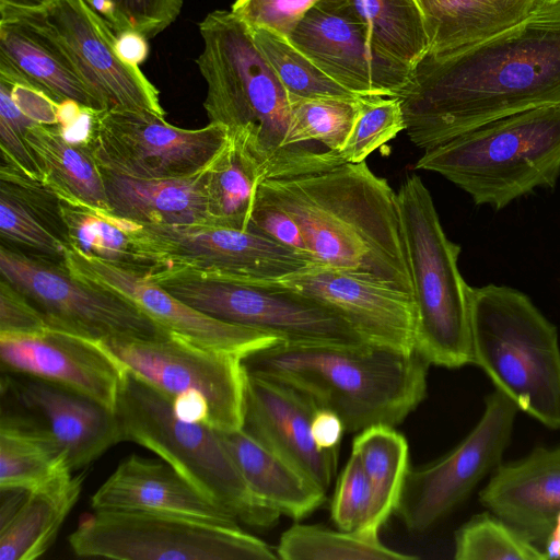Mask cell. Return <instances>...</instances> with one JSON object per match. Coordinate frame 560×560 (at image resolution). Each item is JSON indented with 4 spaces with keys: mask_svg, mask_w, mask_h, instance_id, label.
Listing matches in <instances>:
<instances>
[{
    "mask_svg": "<svg viewBox=\"0 0 560 560\" xmlns=\"http://www.w3.org/2000/svg\"><path fill=\"white\" fill-rule=\"evenodd\" d=\"M312 436L318 448L338 450L346 431L340 417L326 408H317L312 419Z\"/></svg>",
    "mask_w": 560,
    "mask_h": 560,
    "instance_id": "cell-48",
    "label": "cell"
},
{
    "mask_svg": "<svg viewBox=\"0 0 560 560\" xmlns=\"http://www.w3.org/2000/svg\"><path fill=\"white\" fill-rule=\"evenodd\" d=\"M402 130L405 117L398 97L359 96L352 129L339 154L346 163H361Z\"/></svg>",
    "mask_w": 560,
    "mask_h": 560,
    "instance_id": "cell-41",
    "label": "cell"
},
{
    "mask_svg": "<svg viewBox=\"0 0 560 560\" xmlns=\"http://www.w3.org/2000/svg\"><path fill=\"white\" fill-rule=\"evenodd\" d=\"M1 388L49 430L66 451L72 470L86 467L122 442L114 410L77 390L11 373L2 375Z\"/></svg>",
    "mask_w": 560,
    "mask_h": 560,
    "instance_id": "cell-22",
    "label": "cell"
},
{
    "mask_svg": "<svg viewBox=\"0 0 560 560\" xmlns=\"http://www.w3.org/2000/svg\"><path fill=\"white\" fill-rule=\"evenodd\" d=\"M397 203L413 288L416 351L436 366L472 364L470 287L458 269L460 246L445 235L419 176L401 184Z\"/></svg>",
    "mask_w": 560,
    "mask_h": 560,
    "instance_id": "cell-7",
    "label": "cell"
},
{
    "mask_svg": "<svg viewBox=\"0 0 560 560\" xmlns=\"http://www.w3.org/2000/svg\"><path fill=\"white\" fill-rule=\"evenodd\" d=\"M203 47L197 65L207 84L210 122L257 166L261 182L289 179L346 163L339 152L292 141V103L249 27L231 10H215L199 24Z\"/></svg>",
    "mask_w": 560,
    "mask_h": 560,
    "instance_id": "cell-3",
    "label": "cell"
},
{
    "mask_svg": "<svg viewBox=\"0 0 560 560\" xmlns=\"http://www.w3.org/2000/svg\"><path fill=\"white\" fill-rule=\"evenodd\" d=\"M97 341L125 371L168 398L179 418L224 432L243 428L242 357L168 332Z\"/></svg>",
    "mask_w": 560,
    "mask_h": 560,
    "instance_id": "cell-9",
    "label": "cell"
},
{
    "mask_svg": "<svg viewBox=\"0 0 560 560\" xmlns=\"http://www.w3.org/2000/svg\"><path fill=\"white\" fill-rule=\"evenodd\" d=\"M469 303L472 364L520 411L560 430L557 326L525 293L511 287H470Z\"/></svg>",
    "mask_w": 560,
    "mask_h": 560,
    "instance_id": "cell-6",
    "label": "cell"
},
{
    "mask_svg": "<svg viewBox=\"0 0 560 560\" xmlns=\"http://www.w3.org/2000/svg\"><path fill=\"white\" fill-rule=\"evenodd\" d=\"M322 0H236L231 11L249 28L289 37L304 15Z\"/></svg>",
    "mask_w": 560,
    "mask_h": 560,
    "instance_id": "cell-43",
    "label": "cell"
},
{
    "mask_svg": "<svg viewBox=\"0 0 560 560\" xmlns=\"http://www.w3.org/2000/svg\"><path fill=\"white\" fill-rule=\"evenodd\" d=\"M423 13L429 50L442 58L510 28L535 8L537 0H417Z\"/></svg>",
    "mask_w": 560,
    "mask_h": 560,
    "instance_id": "cell-30",
    "label": "cell"
},
{
    "mask_svg": "<svg viewBox=\"0 0 560 560\" xmlns=\"http://www.w3.org/2000/svg\"><path fill=\"white\" fill-rule=\"evenodd\" d=\"M2 81L9 85L13 101L26 116L39 124H58L59 104L52 98L34 86Z\"/></svg>",
    "mask_w": 560,
    "mask_h": 560,
    "instance_id": "cell-47",
    "label": "cell"
},
{
    "mask_svg": "<svg viewBox=\"0 0 560 560\" xmlns=\"http://www.w3.org/2000/svg\"><path fill=\"white\" fill-rule=\"evenodd\" d=\"M258 283L288 289L323 303L369 343L405 352L416 351L413 299L404 292L315 265Z\"/></svg>",
    "mask_w": 560,
    "mask_h": 560,
    "instance_id": "cell-19",
    "label": "cell"
},
{
    "mask_svg": "<svg viewBox=\"0 0 560 560\" xmlns=\"http://www.w3.org/2000/svg\"><path fill=\"white\" fill-rule=\"evenodd\" d=\"M28 412V411H27ZM34 415L2 408L0 418V488L28 491L72 476L66 451Z\"/></svg>",
    "mask_w": 560,
    "mask_h": 560,
    "instance_id": "cell-31",
    "label": "cell"
},
{
    "mask_svg": "<svg viewBox=\"0 0 560 560\" xmlns=\"http://www.w3.org/2000/svg\"><path fill=\"white\" fill-rule=\"evenodd\" d=\"M399 98L405 131L429 150L493 120L560 104V2L442 58L424 56Z\"/></svg>",
    "mask_w": 560,
    "mask_h": 560,
    "instance_id": "cell-1",
    "label": "cell"
},
{
    "mask_svg": "<svg viewBox=\"0 0 560 560\" xmlns=\"http://www.w3.org/2000/svg\"><path fill=\"white\" fill-rule=\"evenodd\" d=\"M84 475L37 490L0 488V560H34L54 544L79 500Z\"/></svg>",
    "mask_w": 560,
    "mask_h": 560,
    "instance_id": "cell-25",
    "label": "cell"
},
{
    "mask_svg": "<svg viewBox=\"0 0 560 560\" xmlns=\"http://www.w3.org/2000/svg\"><path fill=\"white\" fill-rule=\"evenodd\" d=\"M102 170L109 212L140 224L209 222L206 167L197 174L165 179H140Z\"/></svg>",
    "mask_w": 560,
    "mask_h": 560,
    "instance_id": "cell-27",
    "label": "cell"
},
{
    "mask_svg": "<svg viewBox=\"0 0 560 560\" xmlns=\"http://www.w3.org/2000/svg\"><path fill=\"white\" fill-rule=\"evenodd\" d=\"M77 557L117 560H275L238 526L136 511L94 510L68 538Z\"/></svg>",
    "mask_w": 560,
    "mask_h": 560,
    "instance_id": "cell-10",
    "label": "cell"
},
{
    "mask_svg": "<svg viewBox=\"0 0 560 560\" xmlns=\"http://www.w3.org/2000/svg\"><path fill=\"white\" fill-rule=\"evenodd\" d=\"M93 510L172 514L238 526L225 509L209 500L171 465L132 454L121 460L91 497Z\"/></svg>",
    "mask_w": 560,
    "mask_h": 560,
    "instance_id": "cell-24",
    "label": "cell"
},
{
    "mask_svg": "<svg viewBox=\"0 0 560 560\" xmlns=\"http://www.w3.org/2000/svg\"><path fill=\"white\" fill-rule=\"evenodd\" d=\"M520 410L494 389L481 417L451 451L409 468L396 513L407 528L425 532L458 509L503 462Z\"/></svg>",
    "mask_w": 560,
    "mask_h": 560,
    "instance_id": "cell-14",
    "label": "cell"
},
{
    "mask_svg": "<svg viewBox=\"0 0 560 560\" xmlns=\"http://www.w3.org/2000/svg\"><path fill=\"white\" fill-rule=\"evenodd\" d=\"M0 365L3 373L60 384L110 410L125 375L100 341L51 327L36 335H0Z\"/></svg>",
    "mask_w": 560,
    "mask_h": 560,
    "instance_id": "cell-20",
    "label": "cell"
},
{
    "mask_svg": "<svg viewBox=\"0 0 560 560\" xmlns=\"http://www.w3.org/2000/svg\"><path fill=\"white\" fill-rule=\"evenodd\" d=\"M24 141L40 183L56 200L109 212L102 170L85 142L69 140L58 124H34Z\"/></svg>",
    "mask_w": 560,
    "mask_h": 560,
    "instance_id": "cell-28",
    "label": "cell"
},
{
    "mask_svg": "<svg viewBox=\"0 0 560 560\" xmlns=\"http://www.w3.org/2000/svg\"><path fill=\"white\" fill-rule=\"evenodd\" d=\"M24 188L11 180L0 184V234L3 240L30 247L40 255L60 258L68 242L40 215Z\"/></svg>",
    "mask_w": 560,
    "mask_h": 560,
    "instance_id": "cell-40",
    "label": "cell"
},
{
    "mask_svg": "<svg viewBox=\"0 0 560 560\" xmlns=\"http://www.w3.org/2000/svg\"><path fill=\"white\" fill-rule=\"evenodd\" d=\"M256 196L298 223L315 266L363 277L412 298L397 194L365 161L266 179Z\"/></svg>",
    "mask_w": 560,
    "mask_h": 560,
    "instance_id": "cell-2",
    "label": "cell"
},
{
    "mask_svg": "<svg viewBox=\"0 0 560 560\" xmlns=\"http://www.w3.org/2000/svg\"><path fill=\"white\" fill-rule=\"evenodd\" d=\"M129 232L149 272L171 269L208 279L258 283L314 265L306 256L249 230L130 221Z\"/></svg>",
    "mask_w": 560,
    "mask_h": 560,
    "instance_id": "cell-12",
    "label": "cell"
},
{
    "mask_svg": "<svg viewBox=\"0 0 560 560\" xmlns=\"http://www.w3.org/2000/svg\"><path fill=\"white\" fill-rule=\"evenodd\" d=\"M61 264L75 278L125 298L164 331L198 346L244 358L279 337L209 316L150 280L145 271L83 254L68 243Z\"/></svg>",
    "mask_w": 560,
    "mask_h": 560,
    "instance_id": "cell-17",
    "label": "cell"
},
{
    "mask_svg": "<svg viewBox=\"0 0 560 560\" xmlns=\"http://www.w3.org/2000/svg\"><path fill=\"white\" fill-rule=\"evenodd\" d=\"M365 23L372 46L415 68L428 54L425 20L417 0H349Z\"/></svg>",
    "mask_w": 560,
    "mask_h": 560,
    "instance_id": "cell-34",
    "label": "cell"
},
{
    "mask_svg": "<svg viewBox=\"0 0 560 560\" xmlns=\"http://www.w3.org/2000/svg\"><path fill=\"white\" fill-rule=\"evenodd\" d=\"M545 1H548V2H560V0H545Z\"/></svg>",
    "mask_w": 560,
    "mask_h": 560,
    "instance_id": "cell-51",
    "label": "cell"
},
{
    "mask_svg": "<svg viewBox=\"0 0 560 560\" xmlns=\"http://www.w3.org/2000/svg\"><path fill=\"white\" fill-rule=\"evenodd\" d=\"M542 550L548 559H560V513L557 515L551 532Z\"/></svg>",
    "mask_w": 560,
    "mask_h": 560,
    "instance_id": "cell-50",
    "label": "cell"
},
{
    "mask_svg": "<svg viewBox=\"0 0 560 560\" xmlns=\"http://www.w3.org/2000/svg\"><path fill=\"white\" fill-rule=\"evenodd\" d=\"M0 272L44 313L51 328L94 340L166 332L125 298L73 277L61 261L1 245Z\"/></svg>",
    "mask_w": 560,
    "mask_h": 560,
    "instance_id": "cell-16",
    "label": "cell"
},
{
    "mask_svg": "<svg viewBox=\"0 0 560 560\" xmlns=\"http://www.w3.org/2000/svg\"><path fill=\"white\" fill-rule=\"evenodd\" d=\"M355 97H293L292 141L298 145H322L340 152L352 129Z\"/></svg>",
    "mask_w": 560,
    "mask_h": 560,
    "instance_id": "cell-39",
    "label": "cell"
},
{
    "mask_svg": "<svg viewBox=\"0 0 560 560\" xmlns=\"http://www.w3.org/2000/svg\"><path fill=\"white\" fill-rule=\"evenodd\" d=\"M317 408L296 388L246 371L243 428L326 492L336 474L338 450L315 444L311 427Z\"/></svg>",
    "mask_w": 560,
    "mask_h": 560,
    "instance_id": "cell-21",
    "label": "cell"
},
{
    "mask_svg": "<svg viewBox=\"0 0 560 560\" xmlns=\"http://www.w3.org/2000/svg\"><path fill=\"white\" fill-rule=\"evenodd\" d=\"M1 20L20 19L60 52L103 110H145L165 117L159 90L139 67L116 52V34L84 0H50L37 10L0 8Z\"/></svg>",
    "mask_w": 560,
    "mask_h": 560,
    "instance_id": "cell-13",
    "label": "cell"
},
{
    "mask_svg": "<svg viewBox=\"0 0 560 560\" xmlns=\"http://www.w3.org/2000/svg\"><path fill=\"white\" fill-rule=\"evenodd\" d=\"M283 560H412L415 556L386 547L378 532L334 530L320 525L295 524L281 536L276 549Z\"/></svg>",
    "mask_w": 560,
    "mask_h": 560,
    "instance_id": "cell-35",
    "label": "cell"
},
{
    "mask_svg": "<svg viewBox=\"0 0 560 560\" xmlns=\"http://www.w3.org/2000/svg\"><path fill=\"white\" fill-rule=\"evenodd\" d=\"M330 512L339 529L374 530L371 528L374 513L373 489L359 457L353 452L338 478Z\"/></svg>",
    "mask_w": 560,
    "mask_h": 560,
    "instance_id": "cell-42",
    "label": "cell"
},
{
    "mask_svg": "<svg viewBox=\"0 0 560 560\" xmlns=\"http://www.w3.org/2000/svg\"><path fill=\"white\" fill-rule=\"evenodd\" d=\"M246 230L264 235L311 260L298 223L287 212L256 195Z\"/></svg>",
    "mask_w": 560,
    "mask_h": 560,
    "instance_id": "cell-46",
    "label": "cell"
},
{
    "mask_svg": "<svg viewBox=\"0 0 560 560\" xmlns=\"http://www.w3.org/2000/svg\"><path fill=\"white\" fill-rule=\"evenodd\" d=\"M456 560H547L544 550L502 517L486 510L455 533Z\"/></svg>",
    "mask_w": 560,
    "mask_h": 560,
    "instance_id": "cell-38",
    "label": "cell"
},
{
    "mask_svg": "<svg viewBox=\"0 0 560 560\" xmlns=\"http://www.w3.org/2000/svg\"><path fill=\"white\" fill-rule=\"evenodd\" d=\"M115 48L124 62L135 67H139L149 56L148 38L136 31L116 35Z\"/></svg>",
    "mask_w": 560,
    "mask_h": 560,
    "instance_id": "cell-49",
    "label": "cell"
},
{
    "mask_svg": "<svg viewBox=\"0 0 560 560\" xmlns=\"http://www.w3.org/2000/svg\"><path fill=\"white\" fill-rule=\"evenodd\" d=\"M252 492L280 514L299 521L326 501V492L244 428L220 431Z\"/></svg>",
    "mask_w": 560,
    "mask_h": 560,
    "instance_id": "cell-29",
    "label": "cell"
},
{
    "mask_svg": "<svg viewBox=\"0 0 560 560\" xmlns=\"http://www.w3.org/2000/svg\"><path fill=\"white\" fill-rule=\"evenodd\" d=\"M58 211L70 245L85 255L148 272L133 246L129 220L62 201Z\"/></svg>",
    "mask_w": 560,
    "mask_h": 560,
    "instance_id": "cell-36",
    "label": "cell"
},
{
    "mask_svg": "<svg viewBox=\"0 0 560 560\" xmlns=\"http://www.w3.org/2000/svg\"><path fill=\"white\" fill-rule=\"evenodd\" d=\"M260 183L255 163L230 139L206 167L208 224L245 231Z\"/></svg>",
    "mask_w": 560,
    "mask_h": 560,
    "instance_id": "cell-33",
    "label": "cell"
},
{
    "mask_svg": "<svg viewBox=\"0 0 560 560\" xmlns=\"http://www.w3.org/2000/svg\"><path fill=\"white\" fill-rule=\"evenodd\" d=\"M439 173L495 211L560 176V104L520 112L424 151L415 166Z\"/></svg>",
    "mask_w": 560,
    "mask_h": 560,
    "instance_id": "cell-5",
    "label": "cell"
},
{
    "mask_svg": "<svg viewBox=\"0 0 560 560\" xmlns=\"http://www.w3.org/2000/svg\"><path fill=\"white\" fill-rule=\"evenodd\" d=\"M374 493L371 528L377 530L396 511L409 470V448L405 436L388 424L363 429L352 442Z\"/></svg>",
    "mask_w": 560,
    "mask_h": 560,
    "instance_id": "cell-32",
    "label": "cell"
},
{
    "mask_svg": "<svg viewBox=\"0 0 560 560\" xmlns=\"http://www.w3.org/2000/svg\"><path fill=\"white\" fill-rule=\"evenodd\" d=\"M255 44L292 97H355L291 40L266 28H249Z\"/></svg>",
    "mask_w": 560,
    "mask_h": 560,
    "instance_id": "cell-37",
    "label": "cell"
},
{
    "mask_svg": "<svg viewBox=\"0 0 560 560\" xmlns=\"http://www.w3.org/2000/svg\"><path fill=\"white\" fill-rule=\"evenodd\" d=\"M0 79L34 86L58 104L73 101L82 107L103 110L58 49L20 19L0 22Z\"/></svg>",
    "mask_w": 560,
    "mask_h": 560,
    "instance_id": "cell-26",
    "label": "cell"
},
{
    "mask_svg": "<svg viewBox=\"0 0 560 560\" xmlns=\"http://www.w3.org/2000/svg\"><path fill=\"white\" fill-rule=\"evenodd\" d=\"M50 328L44 313L23 293L1 278L0 335L42 334Z\"/></svg>",
    "mask_w": 560,
    "mask_h": 560,
    "instance_id": "cell-44",
    "label": "cell"
},
{
    "mask_svg": "<svg viewBox=\"0 0 560 560\" xmlns=\"http://www.w3.org/2000/svg\"><path fill=\"white\" fill-rule=\"evenodd\" d=\"M478 498L486 510L542 549L560 513V446H537L518 459L502 462Z\"/></svg>",
    "mask_w": 560,
    "mask_h": 560,
    "instance_id": "cell-23",
    "label": "cell"
},
{
    "mask_svg": "<svg viewBox=\"0 0 560 560\" xmlns=\"http://www.w3.org/2000/svg\"><path fill=\"white\" fill-rule=\"evenodd\" d=\"M130 27L152 38L178 16L184 0H110Z\"/></svg>",
    "mask_w": 560,
    "mask_h": 560,
    "instance_id": "cell-45",
    "label": "cell"
},
{
    "mask_svg": "<svg viewBox=\"0 0 560 560\" xmlns=\"http://www.w3.org/2000/svg\"><path fill=\"white\" fill-rule=\"evenodd\" d=\"M229 140L220 124L185 129L151 112L108 109L93 112L85 143L103 170L132 178L165 179L199 173Z\"/></svg>",
    "mask_w": 560,
    "mask_h": 560,
    "instance_id": "cell-15",
    "label": "cell"
},
{
    "mask_svg": "<svg viewBox=\"0 0 560 560\" xmlns=\"http://www.w3.org/2000/svg\"><path fill=\"white\" fill-rule=\"evenodd\" d=\"M244 369L336 412L346 432L397 425L423 400L430 365L417 351L359 345L276 342L242 358Z\"/></svg>",
    "mask_w": 560,
    "mask_h": 560,
    "instance_id": "cell-4",
    "label": "cell"
},
{
    "mask_svg": "<svg viewBox=\"0 0 560 560\" xmlns=\"http://www.w3.org/2000/svg\"><path fill=\"white\" fill-rule=\"evenodd\" d=\"M326 74L351 93L397 96L412 68L376 50L349 0H322L288 37Z\"/></svg>",
    "mask_w": 560,
    "mask_h": 560,
    "instance_id": "cell-18",
    "label": "cell"
},
{
    "mask_svg": "<svg viewBox=\"0 0 560 560\" xmlns=\"http://www.w3.org/2000/svg\"><path fill=\"white\" fill-rule=\"evenodd\" d=\"M150 280L220 320L262 330L287 342H366L340 315L294 291L260 283L208 279L179 270L147 272Z\"/></svg>",
    "mask_w": 560,
    "mask_h": 560,
    "instance_id": "cell-11",
    "label": "cell"
},
{
    "mask_svg": "<svg viewBox=\"0 0 560 560\" xmlns=\"http://www.w3.org/2000/svg\"><path fill=\"white\" fill-rule=\"evenodd\" d=\"M114 412L122 442L155 453L236 520L256 528L278 522L280 513L252 492L220 431L179 418L168 398L127 371Z\"/></svg>",
    "mask_w": 560,
    "mask_h": 560,
    "instance_id": "cell-8",
    "label": "cell"
}]
</instances>
